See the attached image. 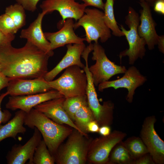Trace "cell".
I'll list each match as a JSON object with an SVG mask.
<instances>
[{
	"label": "cell",
	"instance_id": "1",
	"mask_svg": "<svg viewBox=\"0 0 164 164\" xmlns=\"http://www.w3.org/2000/svg\"><path fill=\"white\" fill-rule=\"evenodd\" d=\"M50 57L28 41L20 48L11 44L0 46L1 72L14 79L44 78Z\"/></svg>",
	"mask_w": 164,
	"mask_h": 164
},
{
	"label": "cell",
	"instance_id": "2",
	"mask_svg": "<svg viewBox=\"0 0 164 164\" xmlns=\"http://www.w3.org/2000/svg\"><path fill=\"white\" fill-rule=\"evenodd\" d=\"M24 125L32 129L36 128L39 130L53 156L73 129L56 123L34 108L26 113Z\"/></svg>",
	"mask_w": 164,
	"mask_h": 164
},
{
	"label": "cell",
	"instance_id": "3",
	"mask_svg": "<svg viewBox=\"0 0 164 164\" xmlns=\"http://www.w3.org/2000/svg\"><path fill=\"white\" fill-rule=\"evenodd\" d=\"M65 142L58 148L53 157L57 164H85L93 138L73 128Z\"/></svg>",
	"mask_w": 164,
	"mask_h": 164
},
{
	"label": "cell",
	"instance_id": "4",
	"mask_svg": "<svg viewBox=\"0 0 164 164\" xmlns=\"http://www.w3.org/2000/svg\"><path fill=\"white\" fill-rule=\"evenodd\" d=\"M48 82L53 89L58 91L65 98L86 95L87 76L83 69L77 66L66 68L58 78Z\"/></svg>",
	"mask_w": 164,
	"mask_h": 164
},
{
	"label": "cell",
	"instance_id": "5",
	"mask_svg": "<svg viewBox=\"0 0 164 164\" xmlns=\"http://www.w3.org/2000/svg\"><path fill=\"white\" fill-rule=\"evenodd\" d=\"M125 23L129 30H126L122 25L120 29L128 42L129 48L121 52L119 55L121 60L125 56L128 58L129 63L133 65L138 58L142 59L145 55V42L139 35L138 28L140 19L138 13L132 7L128 8V14L125 17Z\"/></svg>",
	"mask_w": 164,
	"mask_h": 164
},
{
	"label": "cell",
	"instance_id": "6",
	"mask_svg": "<svg viewBox=\"0 0 164 164\" xmlns=\"http://www.w3.org/2000/svg\"><path fill=\"white\" fill-rule=\"evenodd\" d=\"M84 14L74 24V29L82 26L86 33V41L89 43L98 42L100 39L104 43L111 36L110 30L105 25L104 12L96 9L86 8Z\"/></svg>",
	"mask_w": 164,
	"mask_h": 164
},
{
	"label": "cell",
	"instance_id": "7",
	"mask_svg": "<svg viewBox=\"0 0 164 164\" xmlns=\"http://www.w3.org/2000/svg\"><path fill=\"white\" fill-rule=\"evenodd\" d=\"M92 59L95 63L88 67L95 86L108 81L113 76L124 73L127 69L124 66H119L110 60L107 57L104 49L98 42L93 44Z\"/></svg>",
	"mask_w": 164,
	"mask_h": 164
},
{
	"label": "cell",
	"instance_id": "8",
	"mask_svg": "<svg viewBox=\"0 0 164 164\" xmlns=\"http://www.w3.org/2000/svg\"><path fill=\"white\" fill-rule=\"evenodd\" d=\"M86 65L83 69L87 77L86 95L88 105L93 114L95 120L99 127L110 126L113 122L114 104L110 101L100 104L98 99L92 75L88 69V60H85Z\"/></svg>",
	"mask_w": 164,
	"mask_h": 164
},
{
	"label": "cell",
	"instance_id": "9",
	"mask_svg": "<svg viewBox=\"0 0 164 164\" xmlns=\"http://www.w3.org/2000/svg\"><path fill=\"white\" fill-rule=\"evenodd\" d=\"M126 135L125 132L115 130L108 135L92 139L88 149L87 162L93 164H108L112 149Z\"/></svg>",
	"mask_w": 164,
	"mask_h": 164
},
{
	"label": "cell",
	"instance_id": "10",
	"mask_svg": "<svg viewBox=\"0 0 164 164\" xmlns=\"http://www.w3.org/2000/svg\"><path fill=\"white\" fill-rule=\"evenodd\" d=\"M155 117H147L145 119L140 132V138L146 146L155 164L164 163V142L156 132L154 125Z\"/></svg>",
	"mask_w": 164,
	"mask_h": 164
},
{
	"label": "cell",
	"instance_id": "11",
	"mask_svg": "<svg viewBox=\"0 0 164 164\" xmlns=\"http://www.w3.org/2000/svg\"><path fill=\"white\" fill-rule=\"evenodd\" d=\"M121 77L118 79L108 80L100 83L97 86L98 91L102 92L104 90L110 87L115 89L121 88H126L128 91L126 100L128 102L132 103L135 90L143 84L147 80V78L133 66L127 69Z\"/></svg>",
	"mask_w": 164,
	"mask_h": 164
},
{
	"label": "cell",
	"instance_id": "12",
	"mask_svg": "<svg viewBox=\"0 0 164 164\" xmlns=\"http://www.w3.org/2000/svg\"><path fill=\"white\" fill-rule=\"evenodd\" d=\"M87 6L84 3L80 4L74 0H45L40 5L43 12L46 14L54 11H58L62 17L60 26L62 27L68 18L79 20L84 14Z\"/></svg>",
	"mask_w": 164,
	"mask_h": 164
},
{
	"label": "cell",
	"instance_id": "13",
	"mask_svg": "<svg viewBox=\"0 0 164 164\" xmlns=\"http://www.w3.org/2000/svg\"><path fill=\"white\" fill-rule=\"evenodd\" d=\"M62 97H64L58 91L54 89L35 94L11 96L5 105V107L12 111L19 109L27 113L41 103Z\"/></svg>",
	"mask_w": 164,
	"mask_h": 164
},
{
	"label": "cell",
	"instance_id": "14",
	"mask_svg": "<svg viewBox=\"0 0 164 164\" xmlns=\"http://www.w3.org/2000/svg\"><path fill=\"white\" fill-rule=\"evenodd\" d=\"M31 137L23 145L15 144L8 152L6 156L8 164H33V159L35 149L42 140V135L39 130L34 128Z\"/></svg>",
	"mask_w": 164,
	"mask_h": 164
},
{
	"label": "cell",
	"instance_id": "15",
	"mask_svg": "<svg viewBox=\"0 0 164 164\" xmlns=\"http://www.w3.org/2000/svg\"><path fill=\"white\" fill-rule=\"evenodd\" d=\"M53 89L44 78L28 80L16 78L9 82L6 92L11 96H19L44 93Z\"/></svg>",
	"mask_w": 164,
	"mask_h": 164
},
{
	"label": "cell",
	"instance_id": "16",
	"mask_svg": "<svg viewBox=\"0 0 164 164\" xmlns=\"http://www.w3.org/2000/svg\"><path fill=\"white\" fill-rule=\"evenodd\" d=\"M140 4L142 9L140 11L141 22L138 28V32L145 40L148 48L152 50L157 45L159 38L155 29L156 23L152 17L150 6L145 2Z\"/></svg>",
	"mask_w": 164,
	"mask_h": 164
},
{
	"label": "cell",
	"instance_id": "17",
	"mask_svg": "<svg viewBox=\"0 0 164 164\" xmlns=\"http://www.w3.org/2000/svg\"><path fill=\"white\" fill-rule=\"evenodd\" d=\"M65 99L64 97L53 99L41 103L33 108L56 123L67 125L83 134L64 109L63 105Z\"/></svg>",
	"mask_w": 164,
	"mask_h": 164
},
{
	"label": "cell",
	"instance_id": "18",
	"mask_svg": "<svg viewBox=\"0 0 164 164\" xmlns=\"http://www.w3.org/2000/svg\"><path fill=\"white\" fill-rule=\"evenodd\" d=\"M67 51L65 55L57 65L52 70L48 72L44 78L50 81L54 79L63 70L73 65L77 66L83 69L85 65L82 62L80 57L86 46L84 43H75L67 45Z\"/></svg>",
	"mask_w": 164,
	"mask_h": 164
},
{
	"label": "cell",
	"instance_id": "19",
	"mask_svg": "<svg viewBox=\"0 0 164 164\" xmlns=\"http://www.w3.org/2000/svg\"><path fill=\"white\" fill-rule=\"evenodd\" d=\"M74 24L73 19L68 18L59 31L54 32H44L46 39L50 43L52 50L68 44L84 43L85 38H81L75 34Z\"/></svg>",
	"mask_w": 164,
	"mask_h": 164
},
{
	"label": "cell",
	"instance_id": "20",
	"mask_svg": "<svg viewBox=\"0 0 164 164\" xmlns=\"http://www.w3.org/2000/svg\"><path fill=\"white\" fill-rule=\"evenodd\" d=\"M46 14L42 12L26 29L22 30L20 37L26 39L50 57L54 54L50 48V43L46 39L42 28V21Z\"/></svg>",
	"mask_w": 164,
	"mask_h": 164
},
{
	"label": "cell",
	"instance_id": "21",
	"mask_svg": "<svg viewBox=\"0 0 164 164\" xmlns=\"http://www.w3.org/2000/svg\"><path fill=\"white\" fill-rule=\"evenodd\" d=\"M26 112L22 110L16 112L14 117L4 125H0V142L8 138L16 139L19 133L24 134L26 131L24 126Z\"/></svg>",
	"mask_w": 164,
	"mask_h": 164
},
{
	"label": "cell",
	"instance_id": "22",
	"mask_svg": "<svg viewBox=\"0 0 164 164\" xmlns=\"http://www.w3.org/2000/svg\"><path fill=\"white\" fill-rule=\"evenodd\" d=\"M94 120L91 109L88 105H86L81 106L76 112L74 123L82 133L87 136V125L90 122Z\"/></svg>",
	"mask_w": 164,
	"mask_h": 164
},
{
	"label": "cell",
	"instance_id": "23",
	"mask_svg": "<svg viewBox=\"0 0 164 164\" xmlns=\"http://www.w3.org/2000/svg\"><path fill=\"white\" fill-rule=\"evenodd\" d=\"M114 0H106L104 3V20L107 26L112 31L114 36L121 37L124 35L118 27L115 20L114 11Z\"/></svg>",
	"mask_w": 164,
	"mask_h": 164
},
{
	"label": "cell",
	"instance_id": "24",
	"mask_svg": "<svg viewBox=\"0 0 164 164\" xmlns=\"http://www.w3.org/2000/svg\"><path fill=\"white\" fill-rule=\"evenodd\" d=\"M122 143L134 160L149 153L146 146L140 138L130 137Z\"/></svg>",
	"mask_w": 164,
	"mask_h": 164
},
{
	"label": "cell",
	"instance_id": "25",
	"mask_svg": "<svg viewBox=\"0 0 164 164\" xmlns=\"http://www.w3.org/2000/svg\"><path fill=\"white\" fill-rule=\"evenodd\" d=\"M88 105L86 95H80L65 98L63 103V108L66 113L74 122V115L81 106Z\"/></svg>",
	"mask_w": 164,
	"mask_h": 164
},
{
	"label": "cell",
	"instance_id": "26",
	"mask_svg": "<svg viewBox=\"0 0 164 164\" xmlns=\"http://www.w3.org/2000/svg\"><path fill=\"white\" fill-rule=\"evenodd\" d=\"M55 163L53 156L43 140L42 139L35 149L33 159V164H54Z\"/></svg>",
	"mask_w": 164,
	"mask_h": 164
},
{
	"label": "cell",
	"instance_id": "27",
	"mask_svg": "<svg viewBox=\"0 0 164 164\" xmlns=\"http://www.w3.org/2000/svg\"><path fill=\"white\" fill-rule=\"evenodd\" d=\"M120 143L115 145L109 157L108 164H130L134 160L122 141Z\"/></svg>",
	"mask_w": 164,
	"mask_h": 164
},
{
	"label": "cell",
	"instance_id": "28",
	"mask_svg": "<svg viewBox=\"0 0 164 164\" xmlns=\"http://www.w3.org/2000/svg\"><path fill=\"white\" fill-rule=\"evenodd\" d=\"M25 10L21 5L17 3L8 6L5 9V13L11 18L18 30L24 26L26 23Z\"/></svg>",
	"mask_w": 164,
	"mask_h": 164
},
{
	"label": "cell",
	"instance_id": "29",
	"mask_svg": "<svg viewBox=\"0 0 164 164\" xmlns=\"http://www.w3.org/2000/svg\"><path fill=\"white\" fill-rule=\"evenodd\" d=\"M0 30L5 34L9 35L15 34L18 30L11 18L5 13L0 15Z\"/></svg>",
	"mask_w": 164,
	"mask_h": 164
},
{
	"label": "cell",
	"instance_id": "30",
	"mask_svg": "<svg viewBox=\"0 0 164 164\" xmlns=\"http://www.w3.org/2000/svg\"><path fill=\"white\" fill-rule=\"evenodd\" d=\"M8 95L7 92L2 94L0 95V125L2 123L5 124L10 119L12 114L7 110H4L2 111L1 108V104L4 98Z\"/></svg>",
	"mask_w": 164,
	"mask_h": 164
},
{
	"label": "cell",
	"instance_id": "31",
	"mask_svg": "<svg viewBox=\"0 0 164 164\" xmlns=\"http://www.w3.org/2000/svg\"><path fill=\"white\" fill-rule=\"evenodd\" d=\"M40 0H15L26 10L34 12L36 9L37 5Z\"/></svg>",
	"mask_w": 164,
	"mask_h": 164
},
{
	"label": "cell",
	"instance_id": "32",
	"mask_svg": "<svg viewBox=\"0 0 164 164\" xmlns=\"http://www.w3.org/2000/svg\"><path fill=\"white\" fill-rule=\"evenodd\" d=\"M155 164L149 153L145 154L135 159L132 164Z\"/></svg>",
	"mask_w": 164,
	"mask_h": 164
},
{
	"label": "cell",
	"instance_id": "33",
	"mask_svg": "<svg viewBox=\"0 0 164 164\" xmlns=\"http://www.w3.org/2000/svg\"><path fill=\"white\" fill-rule=\"evenodd\" d=\"M15 37V34H5L0 30V46L11 44Z\"/></svg>",
	"mask_w": 164,
	"mask_h": 164
},
{
	"label": "cell",
	"instance_id": "34",
	"mask_svg": "<svg viewBox=\"0 0 164 164\" xmlns=\"http://www.w3.org/2000/svg\"><path fill=\"white\" fill-rule=\"evenodd\" d=\"M87 6H92L104 10V3L102 0H80Z\"/></svg>",
	"mask_w": 164,
	"mask_h": 164
},
{
	"label": "cell",
	"instance_id": "35",
	"mask_svg": "<svg viewBox=\"0 0 164 164\" xmlns=\"http://www.w3.org/2000/svg\"><path fill=\"white\" fill-rule=\"evenodd\" d=\"M14 79H15L7 77L2 72H0V91L2 89L7 87L9 82Z\"/></svg>",
	"mask_w": 164,
	"mask_h": 164
},
{
	"label": "cell",
	"instance_id": "36",
	"mask_svg": "<svg viewBox=\"0 0 164 164\" xmlns=\"http://www.w3.org/2000/svg\"><path fill=\"white\" fill-rule=\"evenodd\" d=\"M153 6L155 12L164 14V0H157Z\"/></svg>",
	"mask_w": 164,
	"mask_h": 164
},
{
	"label": "cell",
	"instance_id": "37",
	"mask_svg": "<svg viewBox=\"0 0 164 164\" xmlns=\"http://www.w3.org/2000/svg\"><path fill=\"white\" fill-rule=\"evenodd\" d=\"M99 128V125L95 120L90 122L87 126L88 132H98Z\"/></svg>",
	"mask_w": 164,
	"mask_h": 164
},
{
	"label": "cell",
	"instance_id": "38",
	"mask_svg": "<svg viewBox=\"0 0 164 164\" xmlns=\"http://www.w3.org/2000/svg\"><path fill=\"white\" fill-rule=\"evenodd\" d=\"M111 129L109 126L103 125L100 127L98 132L101 135L106 136L110 134Z\"/></svg>",
	"mask_w": 164,
	"mask_h": 164
},
{
	"label": "cell",
	"instance_id": "39",
	"mask_svg": "<svg viewBox=\"0 0 164 164\" xmlns=\"http://www.w3.org/2000/svg\"><path fill=\"white\" fill-rule=\"evenodd\" d=\"M158 47L160 52L162 53H164V36H159V40L157 44Z\"/></svg>",
	"mask_w": 164,
	"mask_h": 164
},
{
	"label": "cell",
	"instance_id": "40",
	"mask_svg": "<svg viewBox=\"0 0 164 164\" xmlns=\"http://www.w3.org/2000/svg\"><path fill=\"white\" fill-rule=\"evenodd\" d=\"M140 2H145L148 3L150 6L153 5L157 0H139Z\"/></svg>",
	"mask_w": 164,
	"mask_h": 164
},
{
	"label": "cell",
	"instance_id": "41",
	"mask_svg": "<svg viewBox=\"0 0 164 164\" xmlns=\"http://www.w3.org/2000/svg\"><path fill=\"white\" fill-rule=\"evenodd\" d=\"M1 72V69H0V72Z\"/></svg>",
	"mask_w": 164,
	"mask_h": 164
}]
</instances>
